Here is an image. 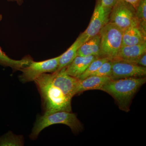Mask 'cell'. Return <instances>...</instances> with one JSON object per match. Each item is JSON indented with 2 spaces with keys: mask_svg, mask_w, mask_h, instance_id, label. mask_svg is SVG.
Wrapping results in <instances>:
<instances>
[{
  "mask_svg": "<svg viewBox=\"0 0 146 146\" xmlns=\"http://www.w3.org/2000/svg\"><path fill=\"white\" fill-rule=\"evenodd\" d=\"M34 82L42 98L44 115L60 111L72 112V99L54 85L51 73L42 74Z\"/></svg>",
  "mask_w": 146,
  "mask_h": 146,
  "instance_id": "obj_1",
  "label": "cell"
},
{
  "mask_svg": "<svg viewBox=\"0 0 146 146\" xmlns=\"http://www.w3.org/2000/svg\"><path fill=\"white\" fill-rule=\"evenodd\" d=\"M146 82L145 77L111 79L100 90L112 96L120 109L128 112L133 97Z\"/></svg>",
  "mask_w": 146,
  "mask_h": 146,
  "instance_id": "obj_2",
  "label": "cell"
},
{
  "mask_svg": "<svg viewBox=\"0 0 146 146\" xmlns=\"http://www.w3.org/2000/svg\"><path fill=\"white\" fill-rule=\"evenodd\" d=\"M56 124H63L68 126L74 133H78L83 128L76 115L72 112L60 111L50 115H38L32 129L30 138L35 140L43 129Z\"/></svg>",
  "mask_w": 146,
  "mask_h": 146,
  "instance_id": "obj_3",
  "label": "cell"
},
{
  "mask_svg": "<svg viewBox=\"0 0 146 146\" xmlns=\"http://www.w3.org/2000/svg\"><path fill=\"white\" fill-rule=\"evenodd\" d=\"M123 31L121 29L108 22L101 30L100 57L115 59L122 44Z\"/></svg>",
  "mask_w": 146,
  "mask_h": 146,
  "instance_id": "obj_4",
  "label": "cell"
},
{
  "mask_svg": "<svg viewBox=\"0 0 146 146\" xmlns=\"http://www.w3.org/2000/svg\"><path fill=\"white\" fill-rule=\"evenodd\" d=\"M109 22L123 31L131 26L138 25L136 9L124 0H118L111 9Z\"/></svg>",
  "mask_w": 146,
  "mask_h": 146,
  "instance_id": "obj_5",
  "label": "cell"
},
{
  "mask_svg": "<svg viewBox=\"0 0 146 146\" xmlns=\"http://www.w3.org/2000/svg\"><path fill=\"white\" fill-rule=\"evenodd\" d=\"M59 56L43 61H35L32 59L28 65L21 70L22 74L19 79L23 83L34 81L42 74L54 72L57 70L59 64Z\"/></svg>",
  "mask_w": 146,
  "mask_h": 146,
  "instance_id": "obj_6",
  "label": "cell"
},
{
  "mask_svg": "<svg viewBox=\"0 0 146 146\" xmlns=\"http://www.w3.org/2000/svg\"><path fill=\"white\" fill-rule=\"evenodd\" d=\"M111 9L106 7L101 0H96L94 13L89 26L78 38L82 44L99 34L100 31L109 21Z\"/></svg>",
  "mask_w": 146,
  "mask_h": 146,
  "instance_id": "obj_7",
  "label": "cell"
},
{
  "mask_svg": "<svg viewBox=\"0 0 146 146\" xmlns=\"http://www.w3.org/2000/svg\"><path fill=\"white\" fill-rule=\"evenodd\" d=\"M112 60V79L131 77H144L146 68L121 60Z\"/></svg>",
  "mask_w": 146,
  "mask_h": 146,
  "instance_id": "obj_8",
  "label": "cell"
},
{
  "mask_svg": "<svg viewBox=\"0 0 146 146\" xmlns=\"http://www.w3.org/2000/svg\"><path fill=\"white\" fill-rule=\"evenodd\" d=\"M51 74L54 85L59 88L65 96L72 99L75 96V92L79 80L68 74L65 72L64 68Z\"/></svg>",
  "mask_w": 146,
  "mask_h": 146,
  "instance_id": "obj_9",
  "label": "cell"
},
{
  "mask_svg": "<svg viewBox=\"0 0 146 146\" xmlns=\"http://www.w3.org/2000/svg\"><path fill=\"white\" fill-rule=\"evenodd\" d=\"M95 56H77L68 66L64 68L69 75L78 78L86 70L91 62L98 58Z\"/></svg>",
  "mask_w": 146,
  "mask_h": 146,
  "instance_id": "obj_10",
  "label": "cell"
},
{
  "mask_svg": "<svg viewBox=\"0 0 146 146\" xmlns=\"http://www.w3.org/2000/svg\"><path fill=\"white\" fill-rule=\"evenodd\" d=\"M112 79L110 77L91 76L83 80H79L75 92V94L90 90H101L106 82Z\"/></svg>",
  "mask_w": 146,
  "mask_h": 146,
  "instance_id": "obj_11",
  "label": "cell"
},
{
  "mask_svg": "<svg viewBox=\"0 0 146 146\" xmlns=\"http://www.w3.org/2000/svg\"><path fill=\"white\" fill-rule=\"evenodd\" d=\"M145 43L146 36L139 29L138 25L131 26L123 31L122 46Z\"/></svg>",
  "mask_w": 146,
  "mask_h": 146,
  "instance_id": "obj_12",
  "label": "cell"
},
{
  "mask_svg": "<svg viewBox=\"0 0 146 146\" xmlns=\"http://www.w3.org/2000/svg\"><path fill=\"white\" fill-rule=\"evenodd\" d=\"M146 53V43L121 47L114 60H128L139 57Z\"/></svg>",
  "mask_w": 146,
  "mask_h": 146,
  "instance_id": "obj_13",
  "label": "cell"
},
{
  "mask_svg": "<svg viewBox=\"0 0 146 146\" xmlns=\"http://www.w3.org/2000/svg\"><path fill=\"white\" fill-rule=\"evenodd\" d=\"M77 56H95L100 57V36L99 34L82 44L78 50Z\"/></svg>",
  "mask_w": 146,
  "mask_h": 146,
  "instance_id": "obj_14",
  "label": "cell"
},
{
  "mask_svg": "<svg viewBox=\"0 0 146 146\" xmlns=\"http://www.w3.org/2000/svg\"><path fill=\"white\" fill-rule=\"evenodd\" d=\"M31 56H27L21 60L12 59L8 56L0 47V65L11 68L13 71H21L26 65H28L32 59Z\"/></svg>",
  "mask_w": 146,
  "mask_h": 146,
  "instance_id": "obj_15",
  "label": "cell"
},
{
  "mask_svg": "<svg viewBox=\"0 0 146 146\" xmlns=\"http://www.w3.org/2000/svg\"><path fill=\"white\" fill-rule=\"evenodd\" d=\"M82 44L78 37L71 46L65 52L60 55L58 68L56 72L65 68L73 61L77 56L78 50Z\"/></svg>",
  "mask_w": 146,
  "mask_h": 146,
  "instance_id": "obj_16",
  "label": "cell"
},
{
  "mask_svg": "<svg viewBox=\"0 0 146 146\" xmlns=\"http://www.w3.org/2000/svg\"><path fill=\"white\" fill-rule=\"evenodd\" d=\"M24 144L23 136L16 135L11 131L0 136V146H21Z\"/></svg>",
  "mask_w": 146,
  "mask_h": 146,
  "instance_id": "obj_17",
  "label": "cell"
},
{
  "mask_svg": "<svg viewBox=\"0 0 146 146\" xmlns=\"http://www.w3.org/2000/svg\"><path fill=\"white\" fill-rule=\"evenodd\" d=\"M138 27L146 36V0H141L136 9Z\"/></svg>",
  "mask_w": 146,
  "mask_h": 146,
  "instance_id": "obj_18",
  "label": "cell"
},
{
  "mask_svg": "<svg viewBox=\"0 0 146 146\" xmlns=\"http://www.w3.org/2000/svg\"><path fill=\"white\" fill-rule=\"evenodd\" d=\"M109 60H112L108 57L98 58L96 60H94L93 62H91L85 72L78 78V79L82 80L89 76H91L92 74L96 72L104 63Z\"/></svg>",
  "mask_w": 146,
  "mask_h": 146,
  "instance_id": "obj_19",
  "label": "cell"
},
{
  "mask_svg": "<svg viewBox=\"0 0 146 146\" xmlns=\"http://www.w3.org/2000/svg\"><path fill=\"white\" fill-rule=\"evenodd\" d=\"M112 60H108L105 62L96 72L92 74L91 76L111 77V74H112Z\"/></svg>",
  "mask_w": 146,
  "mask_h": 146,
  "instance_id": "obj_20",
  "label": "cell"
},
{
  "mask_svg": "<svg viewBox=\"0 0 146 146\" xmlns=\"http://www.w3.org/2000/svg\"><path fill=\"white\" fill-rule=\"evenodd\" d=\"M127 62L133 63L143 67H146V53L139 57L128 60H124Z\"/></svg>",
  "mask_w": 146,
  "mask_h": 146,
  "instance_id": "obj_21",
  "label": "cell"
},
{
  "mask_svg": "<svg viewBox=\"0 0 146 146\" xmlns=\"http://www.w3.org/2000/svg\"><path fill=\"white\" fill-rule=\"evenodd\" d=\"M103 5L106 7L112 9L118 0H101Z\"/></svg>",
  "mask_w": 146,
  "mask_h": 146,
  "instance_id": "obj_22",
  "label": "cell"
},
{
  "mask_svg": "<svg viewBox=\"0 0 146 146\" xmlns=\"http://www.w3.org/2000/svg\"><path fill=\"white\" fill-rule=\"evenodd\" d=\"M124 1L129 3V4L133 6L134 8L136 9L141 0H124Z\"/></svg>",
  "mask_w": 146,
  "mask_h": 146,
  "instance_id": "obj_23",
  "label": "cell"
},
{
  "mask_svg": "<svg viewBox=\"0 0 146 146\" xmlns=\"http://www.w3.org/2000/svg\"><path fill=\"white\" fill-rule=\"evenodd\" d=\"M7 1L9 2H16L19 6L22 5L24 2L23 0H7Z\"/></svg>",
  "mask_w": 146,
  "mask_h": 146,
  "instance_id": "obj_24",
  "label": "cell"
},
{
  "mask_svg": "<svg viewBox=\"0 0 146 146\" xmlns=\"http://www.w3.org/2000/svg\"><path fill=\"white\" fill-rule=\"evenodd\" d=\"M2 14H1V13H0V22H1V21L2 20Z\"/></svg>",
  "mask_w": 146,
  "mask_h": 146,
  "instance_id": "obj_25",
  "label": "cell"
}]
</instances>
